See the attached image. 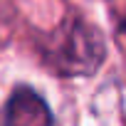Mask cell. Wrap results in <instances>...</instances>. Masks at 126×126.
<instances>
[{
	"instance_id": "1",
	"label": "cell",
	"mask_w": 126,
	"mask_h": 126,
	"mask_svg": "<svg viewBox=\"0 0 126 126\" xmlns=\"http://www.w3.org/2000/svg\"><path fill=\"white\" fill-rule=\"evenodd\" d=\"M101 57H104V42H101L99 32L82 20L64 25L62 32L54 37V45L49 47L52 69L64 72V74L92 72V69H96Z\"/></svg>"
},
{
	"instance_id": "2",
	"label": "cell",
	"mask_w": 126,
	"mask_h": 126,
	"mask_svg": "<svg viewBox=\"0 0 126 126\" xmlns=\"http://www.w3.org/2000/svg\"><path fill=\"white\" fill-rule=\"evenodd\" d=\"M5 126H54L52 114L42 96H37L32 89H17L5 109Z\"/></svg>"
}]
</instances>
